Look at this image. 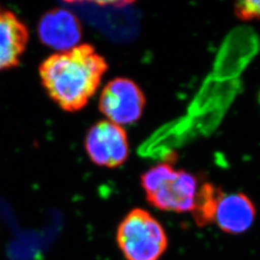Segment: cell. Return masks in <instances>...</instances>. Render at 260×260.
I'll use <instances>...</instances> for the list:
<instances>
[{
  "mask_svg": "<svg viewBox=\"0 0 260 260\" xmlns=\"http://www.w3.org/2000/svg\"><path fill=\"white\" fill-rule=\"evenodd\" d=\"M107 70L104 57L84 44L49 56L39 74L50 99L66 111L75 112L89 103Z\"/></svg>",
  "mask_w": 260,
  "mask_h": 260,
  "instance_id": "obj_1",
  "label": "cell"
},
{
  "mask_svg": "<svg viewBox=\"0 0 260 260\" xmlns=\"http://www.w3.org/2000/svg\"><path fill=\"white\" fill-rule=\"evenodd\" d=\"M142 186L150 205L164 211H192L199 190L192 174L163 163L142 176Z\"/></svg>",
  "mask_w": 260,
  "mask_h": 260,
  "instance_id": "obj_2",
  "label": "cell"
},
{
  "mask_svg": "<svg viewBox=\"0 0 260 260\" xmlns=\"http://www.w3.org/2000/svg\"><path fill=\"white\" fill-rule=\"evenodd\" d=\"M117 242L127 260H159L168 247L167 234L161 223L140 208L131 210L122 219Z\"/></svg>",
  "mask_w": 260,
  "mask_h": 260,
  "instance_id": "obj_3",
  "label": "cell"
},
{
  "mask_svg": "<svg viewBox=\"0 0 260 260\" xmlns=\"http://www.w3.org/2000/svg\"><path fill=\"white\" fill-rule=\"evenodd\" d=\"M146 106V98L133 80L117 77L106 84L100 98V109L108 121L118 125L139 120Z\"/></svg>",
  "mask_w": 260,
  "mask_h": 260,
  "instance_id": "obj_4",
  "label": "cell"
},
{
  "mask_svg": "<svg viewBox=\"0 0 260 260\" xmlns=\"http://www.w3.org/2000/svg\"><path fill=\"white\" fill-rule=\"evenodd\" d=\"M85 149L93 163L102 167H119L129 155L125 130L109 121H99L89 129Z\"/></svg>",
  "mask_w": 260,
  "mask_h": 260,
  "instance_id": "obj_5",
  "label": "cell"
},
{
  "mask_svg": "<svg viewBox=\"0 0 260 260\" xmlns=\"http://www.w3.org/2000/svg\"><path fill=\"white\" fill-rule=\"evenodd\" d=\"M82 25L74 13L55 8L46 13L39 22L38 34L41 42L59 52L78 46L82 38Z\"/></svg>",
  "mask_w": 260,
  "mask_h": 260,
  "instance_id": "obj_6",
  "label": "cell"
},
{
  "mask_svg": "<svg viewBox=\"0 0 260 260\" xmlns=\"http://www.w3.org/2000/svg\"><path fill=\"white\" fill-rule=\"evenodd\" d=\"M29 40L24 22L10 10L0 6V71L17 67Z\"/></svg>",
  "mask_w": 260,
  "mask_h": 260,
  "instance_id": "obj_7",
  "label": "cell"
},
{
  "mask_svg": "<svg viewBox=\"0 0 260 260\" xmlns=\"http://www.w3.org/2000/svg\"><path fill=\"white\" fill-rule=\"evenodd\" d=\"M255 218V207L243 193L223 194L217 205L214 221L224 233L238 234L251 228Z\"/></svg>",
  "mask_w": 260,
  "mask_h": 260,
  "instance_id": "obj_8",
  "label": "cell"
},
{
  "mask_svg": "<svg viewBox=\"0 0 260 260\" xmlns=\"http://www.w3.org/2000/svg\"><path fill=\"white\" fill-rule=\"evenodd\" d=\"M223 194L221 188L211 183H205L199 188L192 210L196 223L199 225L213 223L217 205Z\"/></svg>",
  "mask_w": 260,
  "mask_h": 260,
  "instance_id": "obj_9",
  "label": "cell"
},
{
  "mask_svg": "<svg viewBox=\"0 0 260 260\" xmlns=\"http://www.w3.org/2000/svg\"><path fill=\"white\" fill-rule=\"evenodd\" d=\"M234 12L241 20L260 19V1H239L234 5Z\"/></svg>",
  "mask_w": 260,
  "mask_h": 260,
  "instance_id": "obj_10",
  "label": "cell"
},
{
  "mask_svg": "<svg viewBox=\"0 0 260 260\" xmlns=\"http://www.w3.org/2000/svg\"><path fill=\"white\" fill-rule=\"evenodd\" d=\"M258 103H259V105H260V92H259V94H258Z\"/></svg>",
  "mask_w": 260,
  "mask_h": 260,
  "instance_id": "obj_11",
  "label": "cell"
}]
</instances>
